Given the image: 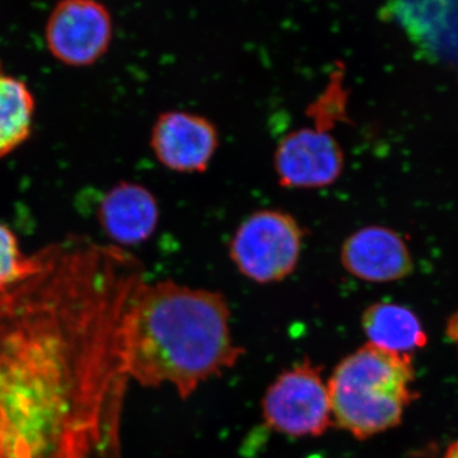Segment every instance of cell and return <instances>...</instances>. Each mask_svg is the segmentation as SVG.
I'll use <instances>...</instances> for the list:
<instances>
[{
	"mask_svg": "<svg viewBox=\"0 0 458 458\" xmlns=\"http://www.w3.org/2000/svg\"><path fill=\"white\" fill-rule=\"evenodd\" d=\"M0 295V458H122L123 322L141 264L73 237Z\"/></svg>",
	"mask_w": 458,
	"mask_h": 458,
	"instance_id": "cell-1",
	"label": "cell"
},
{
	"mask_svg": "<svg viewBox=\"0 0 458 458\" xmlns=\"http://www.w3.org/2000/svg\"><path fill=\"white\" fill-rule=\"evenodd\" d=\"M123 349L129 378L143 387L174 386L182 399L245 352L232 337L225 295L144 276L126 304Z\"/></svg>",
	"mask_w": 458,
	"mask_h": 458,
	"instance_id": "cell-2",
	"label": "cell"
},
{
	"mask_svg": "<svg viewBox=\"0 0 458 458\" xmlns=\"http://www.w3.org/2000/svg\"><path fill=\"white\" fill-rule=\"evenodd\" d=\"M410 354L367 343L344 358L327 382L334 424L358 439L399 426L417 394Z\"/></svg>",
	"mask_w": 458,
	"mask_h": 458,
	"instance_id": "cell-3",
	"label": "cell"
},
{
	"mask_svg": "<svg viewBox=\"0 0 458 458\" xmlns=\"http://www.w3.org/2000/svg\"><path fill=\"white\" fill-rule=\"evenodd\" d=\"M303 240V229L291 214L262 209L238 225L229 243V258L247 279L271 284L297 269Z\"/></svg>",
	"mask_w": 458,
	"mask_h": 458,
	"instance_id": "cell-4",
	"label": "cell"
},
{
	"mask_svg": "<svg viewBox=\"0 0 458 458\" xmlns=\"http://www.w3.org/2000/svg\"><path fill=\"white\" fill-rule=\"evenodd\" d=\"M262 418L271 429L293 438L327 433L334 419L321 369L306 360L284 370L265 394Z\"/></svg>",
	"mask_w": 458,
	"mask_h": 458,
	"instance_id": "cell-5",
	"label": "cell"
},
{
	"mask_svg": "<svg viewBox=\"0 0 458 458\" xmlns=\"http://www.w3.org/2000/svg\"><path fill=\"white\" fill-rule=\"evenodd\" d=\"M45 35L59 62L89 66L107 53L113 22L107 9L96 0H62L51 13Z\"/></svg>",
	"mask_w": 458,
	"mask_h": 458,
	"instance_id": "cell-6",
	"label": "cell"
},
{
	"mask_svg": "<svg viewBox=\"0 0 458 458\" xmlns=\"http://www.w3.org/2000/svg\"><path fill=\"white\" fill-rule=\"evenodd\" d=\"M344 165L339 141L319 126L289 132L274 155L280 185L288 189L327 188L342 176Z\"/></svg>",
	"mask_w": 458,
	"mask_h": 458,
	"instance_id": "cell-7",
	"label": "cell"
},
{
	"mask_svg": "<svg viewBox=\"0 0 458 458\" xmlns=\"http://www.w3.org/2000/svg\"><path fill=\"white\" fill-rule=\"evenodd\" d=\"M219 146L218 129L201 114L167 111L157 117L150 147L159 164L177 174H201Z\"/></svg>",
	"mask_w": 458,
	"mask_h": 458,
	"instance_id": "cell-8",
	"label": "cell"
},
{
	"mask_svg": "<svg viewBox=\"0 0 458 458\" xmlns=\"http://www.w3.org/2000/svg\"><path fill=\"white\" fill-rule=\"evenodd\" d=\"M340 261L354 278L369 283L394 282L412 271L406 243L393 229L369 225L344 241Z\"/></svg>",
	"mask_w": 458,
	"mask_h": 458,
	"instance_id": "cell-9",
	"label": "cell"
},
{
	"mask_svg": "<svg viewBox=\"0 0 458 458\" xmlns=\"http://www.w3.org/2000/svg\"><path fill=\"white\" fill-rule=\"evenodd\" d=\"M98 219L114 246L140 245L158 227V201L146 186L123 181L105 192L98 204Z\"/></svg>",
	"mask_w": 458,
	"mask_h": 458,
	"instance_id": "cell-10",
	"label": "cell"
},
{
	"mask_svg": "<svg viewBox=\"0 0 458 458\" xmlns=\"http://www.w3.org/2000/svg\"><path fill=\"white\" fill-rule=\"evenodd\" d=\"M361 327L369 343L399 354H410L428 342L418 316L401 304H372L361 316Z\"/></svg>",
	"mask_w": 458,
	"mask_h": 458,
	"instance_id": "cell-11",
	"label": "cell"
},
{
	"mask_svg": "<svg viewBox=\"0 0 458 458\" xmlns=\"http://www.w3.org/2000/svg\"><path fill=\"white\" fill-rule=\"evenodd\" d=\"M36 101L31 89L5 74L0 65V158L17 150L31 137Z\"/></svg>",
	"mask_w": 458,
	"mask_h": 458,
	"instance_id": "cell-12",
	"label": "cell"
},
{
	"mask_svg": "<svg viewBox=\"0 0 458 458\" xmlns=\"http://www.w3.org/2000/svg\"><path fill=\"white\" fill-rule=\"evenodd\" d=\"M41 251L27 255L21 249L16 234L0 223V295L8 293L41 269Z\"/></svg>",
	"mask_w": 458,
	"mask_h": 458,
	"instance_id": "cell-13",
	"label": "cell"
},
{
	"mask_svg": "<svg viewBox=\"0 0 458 458\" xmlns=\"http://www.w3.org/2000/svg\"><path fill=\"white\" fill-rule=\"evenodd\" d=\"M447 333L450 339L458 344V313L452 316L450 322H448Z\"/></svg>",
	"mask_w": 458,
	"mask_h": 458,
	"instance_id": "cell-14",
	"label": "cell"
},
{
	"mask_svg": "<svg viewBox=\"0 0 458 458\" xmlns=\"http://www.w3.org/2000/svg\"><path fill=\"white\" fill-rule=\"evenodd\" d=\"M445 458H458V441L452 443L450 447H448Z\"/></svg>",
	"mask_w": 458,
	"mask_h": 458,
	"instance_id": "cell-15",
	"label": "cell"
}]
</instances>
